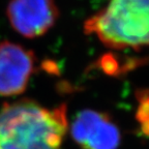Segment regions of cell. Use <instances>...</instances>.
Segmentation results:
<instances>
[{
	"label": "cell",
	"mask_w": 149,
	"mask_h": 149,
	"mask_svg": "<svg viewBox=\"0 0 149 149\" xmlns=\"http://www.w3.org/2000/svg\"><path fill=\"white\" fill-rule=\"evenodd\" d=\"M70 135L81 149H117L121 142L119 127L104 112L82 110L76 115Z\"/></svg>",
	"instance_id": "4"
},
{
	"label": "cell",
	"mask_w": 149,
	"mask_h": 149,
	"mask_svg": "<svg viewBox=\"0 0 149 149\" xmlns=\"http://www.w3.org/2000/svg\"><path fill=\"white\" fill-rule=\"evenodd\" d=\"M36 68V57L21 45L4 40L0 42V95L21 94Z\"/></svg>",
	"instance_id": "5"
},
{
	"label": "cell",
	"mask_w": 149,
	"mask_h": 149,
	"mask_svg": "<svg viewBox=\"0 0 149 149\" xmlns=\"http://www.w3.org/2000/svg\"><path fill=\"white\" fill-rule=\"evenodd\" d=\"M68 130L64 104L49 109L24 98L0 109V149H62Z\"/></svg>",
	"instance_id": "1"
},
{
	"label": "cell",
	"mask_w": 149,
	"mask_h": 149,
	"mask_svg": "<svg viewBox=\"0 0 149 149\" xmlns=\"http://www.w3.org/2000/svg\"><path fill=\"white\" fill-rule=\"evenodd\" d=\"M84 32L113 50L149 49V0H110L84 22Z\"/></svg>",
	"instance_id": "2"
},
{
	"label": "cell",
	"mask_w": 149,
	"mask_h": 149,
	"mask_svg": "<svg viewBox=\"0 0 149 149\" xmlns=\"http://www.w3.org/2000/svg\"><path fill=\"white\" fill-rule=\"evenodd\" d=\"M6 14L12 27L19 34L36 38L55 25L59 9L55 0H10Z\"/></svg>",
	"instance_id": "3"
},
{
	"label": "cell",
	"mask_w": 149,
	"mask_h": 149,
	"mask_svg": "<svg viewBox=\"0 0 149 149\" xmlns=\"http://www.w3.org/2000/svg\"><path fill=\"white\" fill-rule=\"evenodd\" d=\"M137 119L141 126L142 133L149 137V92L139 91L138 93Z\"/></svg>",
	"instance_id": "6"
}]
</instances>
